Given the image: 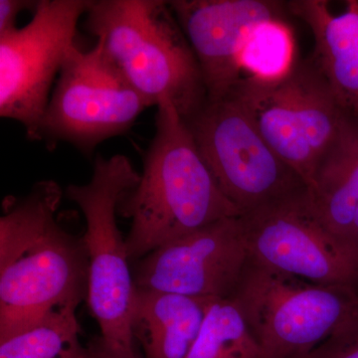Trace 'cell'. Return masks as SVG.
Here are the masks:
<instances>
[{"label":"cell","instance_id":"cell-1","mask_svg":"<svg viewBox=\"0 0 358 358\" xmlns=\"http://www.w3.org/2000/svg\"><path fill=\"white\" fill-rule=\"evenodd\" d=\"M64 190L41 181L11 197L0 217V339L35 326L88 296L89 257L83 237L56 219Z\"/></svg>","mask_w":358,"mask_h":358},{"label":"cell","instance_id":"cell-2","mask_svg":"<svg viewBox=\"0 0 358 358\" xmlns=\"http://www.w3.org/2000/svg\"><path fill=\"white\" fill-rule=\"evenodd\" d=\"M157 108L154 140L140 181L117 208L131 220L129 262L220 219L241 216L221 192L173 103L162 100Z\"/></svg>","mask_w":358,"mask_h":358},{"label":"cell","instance_id":"cell-3","mask_svg":"<svg viewBox=\"0 0 358 358\" xmlns=\"http://www.w3.org/2000/svg\"><path fill=\"white\" fill-rule=\"evenodd\" d=\"M84 27L152 107L169 100L187 121L206 102L199 61L169 1L92 0Z\"/></svg>","mask_w":358,"mask_h":358},{"label":"cell","instance_id":"cell-4","mask_svg":"<svg viewBox=\"0 0 358 358\" xmlns=\"http://www.w3.org/2000/svg\"><path fill=\"white\" fill-rule=\"evenodd\" d=\"M140 179L126 155H96L89 182L69 185L64 190L86 220L83 240L89 257L90 310L105 341L131 353L136 352L131 329L134 282L117 213L122 197Z\"/></svg>","mask_w":358,"mask_h":358},{"label":"cell","instance_id":"cell-5","mask_svg":"<svg viewBox=\"0 0 358 358\" xmlns=\"http://www.w3.org/2000/svg\"><path fill=\"white\" fill-rule=\"evenodd\" d=\"M230 298L264 358H301L358 315V288L322 285L249 262Z\"/></svg>","mask_w":358,"mask_h":358},{"label":"cell","instance_id":"cell-6","mask_svg":"<svg viewBox=\"0 0 358 358\" xmlns=\"http://www.w3.org/2000/svg\"><path fill=\"white\" fill-rule=\"evenodd\" d=\"M231 93L275 154L310 185L345 121L312 60H296L272 81L244 75Z\"/></svg>","mask_w":358,"mask_h":358},{"label":"cell","instance_id":"cell-7","mask_svg":"<svg viewBox=\"0 0 358 358\" xmlns=\"http://www.w3.org/2000/svg\"><path fill=\"white\" fill-rule=\"evenodd\" d=\"M185 122L221 192L241 215L307 188L264 140L231 92L206 100Z\"/></svg>","mask_w":358,"mask_h":358},{"label":"cell","instance_id":"cell-8","mask_svg":"<svg viewBox=\"0 0 358 358\" xmlns=\"http://www.w3.org/2000/svg\"><path fill=\"white\" fill-rule=\"evenodd\" d=\"M152 107L117 69L96 41L67 59L42 119L40 141L68 143L90 157L103 141L121 136Z\"/></svg>","mask_w":358,"mask_h":358},{"label":"cell","instance_id":"cell-9","mask_svg":"<svg viewBox=\"0 0 358 358\" xmlns=\"http://www.w3.org/2000/svg\"><path fill=\"white\" fill-rule=\"evenodd\" d=\"M92 0H40L24 27L0 34V115L40 141L52 83L75 49Z\"/></svg>","mask_w":358,"mask_h":358},{"label":"cell","instance_id":"cell-10","mask_svg":"<svg viewBox=\"0 0 358 358\" xmlns=\"http://www.w3.org/2000/svg\"><path fill=\"white\" fill-rule=\"evenodd\" d=\"M306 189L241 215L250 259L315 284L358 288V251L320 222Z\"/></svg>","mask_w":358,"mask_h":358},{"label":"cell","instance_id":"cell-11","mask_svg":"<svg viewBox=\"0 0 358 358\" xmlns=\"http://www.w3.org/2000/svg\"><path fill=\"white\" fill-rule=\"evenodd\" d=\"M249 258L241 216L223 218L138 261L134 286L195 298H227Z\"/></svg>","mask_w":358,"mask_h":358},{"label":"cell","instance_id":"cell-12","mask_svg":"<svg viewBox=\"0 0 358 358\" xmlns=\"http://www.w3.org/2000/svg\"><path fill=\"white\" fill-rule=\"evenodd\" d=\"M169 6L189 42L206 87V100L230 93L244 76L239 56L259 23L286 20L288 2L275 0H173Z\"/></svg>","mask_w":358,"mask_h":358},{"label":"cell","instance_id":"cell-13","mask_svg":"<svg viewBox=\"0 0 358 358\" xmlns=\"http://www.w3.org/2000/svg\"><path fill=\"white\" fill-rule=\"evenodd\" d=\"M288 9L312 33L310 59L343 117L358 129V0L345 1L339 13L327 0H293Z\"/></svg>","mask_w":358,"mask_h":358},{"label":"cell","instance_id":"cell-14","mask_svg":"<svg viewBox=\"0 0 358 358\" xmlns=\"http://www.w3.org/2000/svg\"><path fill=\"white\" fill-rule=\"evenodd\" d=\"M213 300L134 286L131 329L143 358H187Z\"/></svg>","mask_w":358,"mask_h":358},{"label":"cell","instance_id":"cell-15","mask_svg":"<svg viewBox=\"0 0 358 358\" xmlns=\"http://www.w3.org/2000/svg\"><path fill=\"white\" fill-rule=\"evenodd\" d=\"M306 193L327 229L358 251V129L345 119Z\"/></svg>","mask_w":358,"mask_h":358},{"label":"cell","instance_id":"cell-16","mask_svg":"<svg viewBox=\"0 0 358 358\" xmlns=\"http://www.w3.org/2000/svg\"><path fill=\"white\" fill-rule=\"evenodd\" d=\"M76 310L61 308L35 326L0 339V358H87Z\"/></svg>","mask_w":358,"mask_h":358},{"label":"cell","instance_id":"cell-17","mask_svg":"<svg viewBox=\"0 0 358 358\" xmlns=\"http://www.w3.org/2000/svg\"><path fill=\"white\" fill-rule=\"evenodd\" d=\"M187 358H264L232 298L214 299Z\"/></svg>","mask_w":358,"mask_h":358},{"label":"cell","instance_id":"cell-18","mask_svg":"<svg viewBox=\"0 0 358 358\" xmlns=\"http://www.w3.org/2000/svg\"><path fill=\"white\" fill-rule=\"evenodd\" d=\"M296 61L293 29L286 20L257 24L247 35L239 56L244 75L266 81L288 74Z\"/></svg>","mask_w":358,"mask_h":358},{"label":"cell","instance_id":"cell-19","mask_svg":"<svg viewBox=\"0 0 358 358\" xmlns=\"http://www.w3.org/2000/svg\"><path fill=\"white\" fill-rule=\"evenodd\" d=\"M301 358H358V315Z\"/></svg>","mask_w":358,"mask_h":358},{"label":"cell","instance_id":"cell-20","mask_svg":"<svg viewBox=\"0 0 358 358\" xmlns=\"http://www.w3.org/2000/svg\"><path fill=\"white\" fill-rule=\"evenodd\" d=\"M37 1L0 0V34L15 29L17 16L26 9H35Z\"/></svg>","mask_w":358,"mask_h":358},{"label":"cell","instance_id":"cell-21","mask_svg":"<svg viewBox=\"0 0 358 358\" xmlns=\"http://www.w3.org/2000/svg\"><path fill=\"white\" fill-rule=\"evenodd\" d=\"M87 358H138L136 353L122 352L108 343L102 336H96L87 345Z\"/></svg>","mask_w":358,"mask_h":358}]
</instances>
